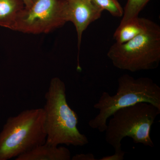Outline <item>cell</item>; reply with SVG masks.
<instances>
[{
  "label": "cell",
  "instance_id": "6da1fadb",
  "mask_svg": "<svg viewBox=\"0 0 160 160\" xmlns=\"http://www.w3.org/2000/svg\"><path fill=\"white\" fill-rule=\"evenodd\" d=\"M46 142L53 146H83L89 143L88 138L78 128V118L67 103L65 83L52 78L45 95Z\"/></svg>",
  "mask_w": 160,
  "mask_h": 160
},
{
  "label": "cell",
  "instance_id": "7c38bea8",
  "mask_svg": "<svg viewBox=\"0 0 160 160\" xmlns=\"http://www.w3.org/2000/svg\"><path fill=\"white\" fill-rule=\"evenodd\" d=\"M100 8L106 10L114 17L121 18L123 16L124 9L118 0H92Z\"/></svg>",
  "mask_w": 160,
  "mask_h": 160
},
{
  "label": "cell",
  "instance_id": "8fae6325",
  "mask_svg": "<svg viewBox=\"0 0 160 160\" xmlns=\"http://www.w3.org/2000/svg\"><path fill=\"white\" fill-rule=\"evenodd\" d=\"M150 0H128L119 25L138 17L139 14Z\"/></svg>",
  "mask_w": 160,
  "mask_h": 160
},
{
  "label": "cell",
  "instance_id": "30bf717a",
  "mask_svg": "<svg viewBox=\"0 0 160 160\" xmlns=\"http://www.w3.org/2000/svg\"><path fill=\"white\" fill-rule=\"evenodd\" d=\"M25 6L22 0H0V26L13 30L18 14Z\"/></svg>",
  "mask_w": 160,
  "mask_h": 160
},
{
  "label": "cell",
  "instance_id": "52a82bcc",
  "mask_svg": "<svg viewBox=\"0 0 160 160\" xmlns=\"http://www.w3.org/2000/svg\"><path fill=\"white\" fill-rule=\"evenodd\" d=\"M103 12L92 0H65V19L66 22L73 23L75 27L78 50L84 32L91 23L101 17Z\"/></svg>",
  "mask_w": 160,
  "mask_h": 160
},
{
  "label": "cell",
  "instance_id": "5bb4252c",
  "mask_svg": "<svg viewBox=\"0 0 160 160\" xmlns=\"http://www.w3.org/2000/svg\"><path fill=\"white\" fill-rule=\"evenodd\" d=\"M72 160H96L94 155L92 153H88L86 154H77L72 158Z\"/></svg>",
  "mask_w": 160,
  "mask_h": 160
},
{
  "label": "cell",
  "instance_id": "3957f363",
  "mask_svg": "<svg viewBox=\"0 0 160 160\" xmlns=\"http://www.w3.org/2000/svg\"><path fill=\"white\" fill-rule=\"evenodd\" d=\"M160 114V109L152 104L139 102L118 109L111 116L105 131L106 142L114 148L115 152L122 151V142L131 138L135 144L153 148L150 137L152 126Z\"/></svg>",
  "mask_w": 160,
  "mask_h": 160
},
{
  "label": "cell",
  "instance_id": "277c9868",
  "mask_svg": "<svg viewBox=\"0 0 160 160\" xmlns=\"http://www.w3.org/2000/svg\"><path fill=\"white\" fill-rule=\"evenodd\" d=\"M43 108L26 109L8 119L0 133V160H9L46 142Z\"/></svg>",
  "mask_w": 160,
  "mask_h": 160
},
{
  "label": "cell",
  "instance_id": "7a4b0ae2",
  "mask_svg": "<svg viewBox=\"0 0 160 160\" xmlns=\"http://www.w3.org/2000/svg\"><path fill=\"white\" fill-rule=\"evenodd\" d=\"M118 82L116 94L111 96L103 92L93 105L99 112L89 121V125L100 132L106 131L107 120L118 109L139 102L150 103L160 109V87L150 78H135L125 74L120 76Z\"/></svg>",
  "mask_w": 160,
  "mask_h": 160
},
{
  "label": "cell",
  "instance_id": "8992f818",
  "mask_svg": "<svg viewBox=\"0 0 160 160\" xmlns=\"http://www.w3.org/2000/svg\"><path fill=\"white\" fill-rule=\"evenodd\" d=\"M65 0H32L18 14L13 30L24 33H48L64 26Z\"/></svg>",
  "mask_w": 160,
  "mask_h": 160
},
{
  "label": "cell",
  "instance_id": "5b68a950",
  "mask_svg": "<svg viewBox=\"0 0 160 160\" xmlns=\"http://www.w3.org/2000/svg\"><path fill=\"white\" fill-rule=\"evenodd\" d=\"M107 55L121 70L136 72L157 69L160 62V26L150 20L145 31L126 42L114 43Z\"/></svg>",
  "mask_w": 160,
  "mask_h": 160
},
{
  "label": "cell",
  "instance_id": "4fadbf2b",
  "mask_svg": "<svg viewBox=\"0 0 160 160\" xmlns=\"http://www.w3.org/2000/svg\"><path fill=\"white\" fill-rule=\"evenodd\" d=\"M126 152L124 151L115 152L112 155L107 156L100 159V160H123Z\"/></svg>",
  "mask_w": 160,
  "mask_h": 160
},
{
  "label": "cell",
  "instance_id": "9c48e42d",
  "mask_svg": "<svg viewBox=\"0 0 160 160\" xmlns=\"http://www.w3.org/2000/svg\"><path fill=\"white\" fill-rule=\"evenodd\" d=\"M149 21V19L138 17L119 25L113 34L115 42L122 44L134 38L146 30Z\"/></svg>",
  "mask_w": 160,
  "mask_h": 160
},
{
  "label": "cell",
  "instance_id": "ba28073f",
  "mask_svg": "<svg viewBox=\"0 0 160 160\" xmlns=\"http://www.w3.org/2000/svg\"><path fill=\"white\" fill-rule=\"evenodd\" d=\"M71 153L64 146H53L45 142L30 151L20 155L15 160H70Z\"/></svg>",
  "mask_w": 160,
  "mask_h": 160
},
{
  "label": "cell",
  "instance_id": "9a60e30c",
  "mask_svg": "<svg viewBox=\"0 0 160 160\" xmlns=\"http://www.w3.org/2000/svg\"><path fill=\"white\" fill-rule=\"evenodd\" d=\"M25 4V7H29L32 4V0H22Z\"/></svg>",
  "mask_w": 160,
  "mask_h": 160
}]
</instances>
